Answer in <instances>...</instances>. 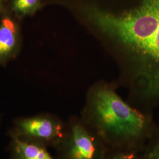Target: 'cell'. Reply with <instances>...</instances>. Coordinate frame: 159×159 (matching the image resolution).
Here are the masks:
<instances>
[{
    "label": "cell",
    "mask_w": 159,
    "mask_h": 159,
    "mask_svg": "<svg viewBox=\"0 0 159 159\" xmlns=\"http://www.w3.org/2000/svg\"><path fill=\"white\" fill-rule=\"evenodd\" d=\"M87 15L137 61V73L143 80L137 91L147 97H159V0H140L119 14L90 7Z\"/></svg>",
    "instance_id": "obj_1"
},
{
    "label": "cell",
    "mask_w": 159,
    "mask_h": 159,
    "mask_svg": "<svg viewBox=\"0 0 159 159\" xmlns=\"http://www.w3.org/2000/svg\"><path fill=\"white\" fill-rule=\"evenodd\" d=\"M81 118L110 152L140 153L157 128L150 116L132 107L106 84L91 89Z\"/></svg>",
    "instance_id": "obj_2"
},
{
    "label": "cell",
    "mask_w": 159,
    "mask_h": 159,
    "mask_svg": "<svg viewBox=\"0 0 159 159\" xmlns=\"http://www.w3.org/2000/svg\"><path fill=\"white\" fill-rule=\"evenodd\" d=\"M55 149L57 159H104L110 152L81 118L77 117L66 121L64 136Z\"/></svg>",
    "instance_id": "obj_3"
},
{
    "label": "cell",
    "mask_w": 159,
    "mask_h": 159,
    "mask_svg": "<svg viewBox=\"0 0 159 159\" xmlns=\"http://www.w3.org/2000/svg\"><path fill=\"white\" fill-rule=\"evenodd\" d=\"M66 129V121L52 114L43 113L17 117L7 131V136L55 148L62 140Z\"/></svg>",
    "instance_id": "obj_4"
},
{
    "label": "cell",
    "mask_w": 159,
    "mask_h": 159,
    "mask_svg": "<svg viewBox=\"0 0 159 159\" xmlns=\"http://www.w3.org/2000/svg\"><path fill=\"white\" fill-rule=\"evenodd\" d=\"M21 21L7 10L0 15V66L15 59L21 50Z\"/></svg>",
    "instance_id": "obj_5"
},
{
    "label": "cell",
    "mask_w": 159,
    "mask_h": 159,
    "mask_svg": "<svg viewBox=\"0 0 159 159\" xmlns=\"http://www.w3.org/2000/svg\"><path fill=\"white\" fill-rule=\"evenodd\" d=\"M7 150L9 159H57L45 146L18 138H10Z\"/></svg>",
    "instance_id": "obj_6"
},
{
    "label": "cell",
    "mask_w": 159,
    "mask_h": 159,
    "mask_svg": "<svg viewBox=\"0 0 159 159\" xmlns=\"http://www.w3.org/2000/svg\"><path fill=\"white\" fill-rule=\"evenodd\" d=\"M43 6L41 0H9L6 10L22 20L33 17Z\"/></svg>",
    "instance_id": "obj_7"
},
{
    "label": "cell",
    "mask_w": 159,
    "mask_h": 159,
    "mask_svg": "<svg viewBox=\"0 0 159 159\" xmlns=\"http://www.w3.org/2000/svg\"><path fill=\"white\" fill-rule=\"evenodd\" d=\"M143 151L142 156L140 155L141 159H159V127H157Z\"/></svg>",
    "instance_id": "obj_8"
},
{
    "label": "cell",
    "mask_w": 159,
    "mask_h": 159,
    "mask_svg": "<svg viewBox=\"0 0 159 159\" xmlns=\"http://www.w3.org/2000/svg\"><path fill=\"white\" fill-rule=\"evenodd\" d=\"M139 154L130 152H110L104 159H135Z\"/></svg>",
    "instance_id": "obj_9"
},
{
    "label": "cell",
    "mask_w": 159,
    "mask_h": 159,
    "mask_svg": "<svg viewBox=\"0 0 159 159\" xmlns=\"http://www.w3.org/2000/svg\"><path fill=\"white\" fill-rule=\"evenodd\" d=\"M8 0H0V15L6 10Z\"/></svg>",
    "instance_id": "obj_10"
},
{
    "label": "cell",
    "mask_w": 159,
    "mask_h": 159,
    "mask_svg": "<svg viewBox=\"0 0 159 159\" xmlns=\"http://www.w3.org/2000/svg\"><path fill=\"white\" fill-rule=\"evenodd\" d=\"M1 125H2V116H1V115L0 114V127L1 126Z\"/></svg>",
    "instance_id": "obj_11"
},
{
    "label": "cell",
    "mask_w": 159,
    "mask_h": 159,
    "mask_svg": "<svg viewBox=\"0 0 159 159\" xmlns=\"http://www.w3.org/2000/svg\"><path fill=\"white\" fill-rule=\"evenodd\" d=\"M135 159H141V157H140V154Z\"/></svg>",
    "instance_id": "obj_12"
}]
</instances>
